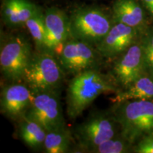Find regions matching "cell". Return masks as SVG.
<instances>
[{
    "instance_id": "6da1fadb",
    "label": "cell",
    "mask_w": 153,
    "mask_h": 153,
    "mask_svg": "<svg viewBox=\"0 0 153 153\" xmlns=\"http://www.w3.org/2000/svg\"><path fill=\"white\" fill-rule=\"evenodd\" d=\"M115 80L97 69L86 70L74 75L67 90V114L74 119L85 111L101 94L118 92Z\"/></svg>"
},
{
    "instance_id": "7a4b0ae2",
    "label": "cell",
    "mask_w": 153,
    "mask_h": 153,
    "mask_svg": "<svg viewBox=\"0 0 153 153\" xmlns=\"http://www.w3.org/2000/svg\"><path fill=\"white\" fill-rule=\"evenodd\" d=\"M111 113L120 134L131 144L153 133V101L131 100L116 103Z\"/></svg>"
},
{
    "instance_id": "3957f363",
    "label": "cell",
    "mask_w": 153,
    "mask_h": 153,
    "mask_svg": "<svg viewBox=\"0 0 153 153\" xmlns=\"http://www.w3.org/2000/svg\"><path fill=\"white\" fill-rule=\"evenodd\" d=\"M64 74L56 55L45 50L36 51L31 55L22 81L34 94L57 91Z\"/></svg>"
},
{
    "instance_id": "277c9868",
    "label": "cell",
    "mask_w": 153,
    "mask_h": 153,
    "mask_svg": "<svg viewBox=\"0 0 153 153\" xmlns=\"http://www.w3.org/2000/svg\"><path fill=\"white\" fill-rule=\"evenodd\" d=\"M70 21L72 38L95 47L102 41L113 25L109 16L97 8L78 9Z\"/></svg>"
},
{
    "instance_id": "5b68a950",
    "label": "cell",
    "mask_w": 153,
    "mask_h": 153,
    "mask_svg": "<svg viewBox=\"0 0 153 153\" xmlns=\"http://www.w3.org/2000/svg\"><path fill=\"white\" fill-rule=\"evenodd\" d=\"M33 54L31 46L22 36H13L1 41L0 69L7 79L22 81L23 76Z\"/></svg>"
},
{
    "instance_id": "8992f818",
    "label": "cell",
    "mask_w": 153,
    "mask_h": 153,
    "mask_svg": "<svg viewBox=\"0 0 153 153\" xmlns=\"http://www.w3.org/2000/svg\"><path fill=\"white\" fill-rule=\"evenodd\" d=\"M119 126L114 115L97 113L87 118L75 128L74 136L79 147L90 152L106 140L118 134Z\"/></svg>"
},
{
    "instance_id": "52a82bcc",
    "label": "cell",
    "mask_w": 153,
    "mask_h": 153,
    "mask_svg": "<svg viewBox=\"0 0 153 153\" xmlns=\"http://www.w3.org/2000/svg\"><path fill=\"white\" fill-rule=\"evenodd\" d=\"M57 57L65 72L75 75L96 69L103 57L94 45L71 38L65 43Z\"/></svg>"
},
{
    "instance_id": "ba28073f",
    "label": "cell",
    "mask_w": 153,
    "mask_h": 153,
    "mask_svg": "<svg viewBox=\"0 0 153 153\" xmlns=\"http://www.w3.org/2000/svg\"><path fill=\"white\" fill-rule=\"evenodd\" d=\"M25 117L37 122L46 131L64 125V117L57 91L34 94Z\"/></svg>"
},
{
    "instance_id": "9c48e42d",
    "label": "cell",
    "mask_w": 153,
    "mask_h": 153,
    "mask_svg": "<svg viewBox=\"0 0 153 153\" xmlns=\"http://www.w3.org/2000/svg\"><path fill=\"white\" fill-rule=\"evenodd\" d=\"M113 72L115 82L123 89L146 73L140 43L133 44L119 55L114 64Z\"/></svg>"
},
{
    "instance_id": "30bf717a",
    "label": "cell",
    "mask_w": 153,
    "mask_h": 153,
    "mask_svg": "<svg viewBox=\"0 0 153 153\" xmlns=\"http://www.w3.org/2000/svg\"><path fill=\"white\" fill-rule=\"evenodd\" d=\"M45 37L44 50L57 56L65 43L72 38L70 19L57 8L48 9L44 14Z\"/></svg>"
},
{
    "instance_id": "8fae6325",
    "label": "cell",
    "mask_w": 153,
    "mask_h": 153,
    "mask_svg": "<svg viewBox=\"0 0 153 153\" xmlns=\"http://www.w3.org/2000/svg\"><path fill=\"white\" fill-rule=\"evenodd\" d=\"M33 97L34 93L24 82L6 86L1 92V113L12 120H21L29 108Z\"/></svg>"
},
{
    "instance_id": "7c38bea8",
    "label": "cell",
    "mask_w": 153,
    "mask_h": 153,
    "mask_svg": "<svg viewBox=\"0 0 153 153\" xmlns=\"http://www.w3.org/2000/svg\"><path fill=\"white\" fill-rule=\"evenodd\" d=\"M137 30L128 25L115 22L108 33L96 48L104 58L119 56L133 45Z\"/></svg>"
},
{
    "instance_id": "4fadbf2b",
    "label": "cell",
    "mask_w": 153,
    "mask_h": 153,
    "mask_svg": "<svg viewBox=\"0 0 153 153\" xmlns=\"http://www.w3.org/2000/svg\"><path fill=\"white\" fill-rule=\"evenodd\" d=\"M115 22L138 29L144 22L142 7L137 0H116L113 6Z\"/></svg>"
},
{
    "instance_id": "5bb4252c",
    "label": "cell",
    "mask_w": 153,
    "mask_h": 153,
    "mask_svg": "<svg viewBox=\"0 0 153 153\" xmlns=\"http://www.w3.org/2000/svg\"><path fill=\"white\" fill-rule=\"evenodd\" d=\"M153 99V76L145 73L129 87L118 91L111 101L114 103L131 100Z\"/></svg>"
},
{
    "instance_id": "9a60e30c",
    "label": "cell",
    "mask_w": 153,
    "mask_h": 153,
    "mask_svg": "<svg viewBox=\"0 0 153 153\" xmlns=\"http://www.w3.org/2000/svg\"><path fill=\"white\" fill-rule=\"evenodd\" d=\"M47 131L34 120L24 117L20 120L19 136L24 143L33 150L43 149Z\"/></svg>"
},
{
    "instance_id": "2e32d148",
    "label": "cell",
    "mask_w": 153,
    "mask_h": 153,
    "mask_svg": "<svg viewBox=\"0 0 153 153\" xmlns=\"http://www.w3.org/2000/svg\"><path fill=\"white\" fill-rule=\"evenodd\" d=\"M72 133L66 124L47 131L43 145L46 153L68 152L72 142Z\"/></svg>"
},
{
    "instance_id": "e0dca14e",
    "label": "cell",
    "mask_w": 153,
    "mask_h": 153,
    "mask_svg": "<svg viewBox=\"0 0 153 153\" xmlns=\"http://www.w3.org/2000/svg\"><path fill=\"white\" fill-rule=\"evenodd\" d=\"M26 28L33 38L36 51L44 50L45 37V25L44 14L38 10L35 15L26 22Z\"/></svg>"
},
{
    "instance_id": "ac0fdd59",
    "label": "cell",
    "mask_w": 153,
    "mask_h": 153,
    "mask_svg": "<svg viewBox=\"0 0 153 153\" xmlns=\"http://www.w3.org/2000/svg\"><path fill=\"white\" fill-rule=\"evenodd\" d=\"M132 145L118 133L111 138L106 140L91 151L94 153H124L129 151Z\"/></svg>"
},
{
    "instance_id": "d6986e66",
    "label": "cell",
    "mask_w": 153,
    "mask_h": 153,
    "mask_svg": "<svg viewBox=\"0 0 153 153\" xmlns=\"http://www.w3.org/2000/svg\"><path fill=\"white\" fill-rule=\"evenodd\" d=\"M140 43L144 57L145 72L153 76V27L147 30Z\"/></svg>"
},
{
    "instance_id": "ffe728a7",
    "label": "cell",
    "mask_w": 153,
    "mask_h": 153,
    "mask_svg": "<svg viewBox=\"0 0 153 153\" xmlns=\"http://www.w3.org/2000/svg\"><path fill=\"white\" fill-rule=\"evenodd\" d=\"M21 0H4L2 5V15L7 25L13 27L19 26V14Z\"/></svg>"
},
{
    "instance_id": "44dd1931",
    "label": "cell",
    "mask_w": 153,
    "mask_h": 153,
    "mask_svg": "<svg viewBox=\"0 0 153 153\" xmlns=\"http://www.w3.org/2000/svg\"><path fill=\"white\" fill-rule=\"evenodd\" d=\"M134 152L137 153H153V133L143 137L140 140Z\"/></svg>"
},
{
    "instance_id": "7402d4cb",
    "label": "cell",
    "mask_w": 153,
    "mask_h": 153,
    "mask_svg": "<svg viewBox=\"0 0 153 153\" xmlns=\"http://www.w3.org/2000/svg\"><path fill=\"white\" fill-rule=\"evenodd\" d=\"M143 3L153 16V0H143Z\"/></svg>"
}]
</instances>
